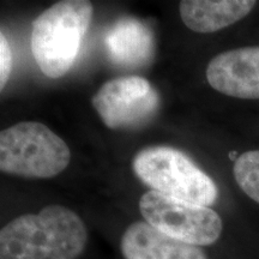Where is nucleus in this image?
<instances>
[{
    "label": "nucleus",
    "instance_id": "nucleus-1",
    "mask_svg": "<svg viewBox=\"0 0 259 259\" xmlns=\"http://www.w3.org/2000/svg\"><path fill=\"white\" fill-rule=\"evenodd\" d=\"M87 241L88 231L76 212L63 205H48L3 227L0 259H77Z\"/></svg>",
    "mask_w": 259,
    "mask_h": 259
},
{
    "label": "nucleus",
    "instance_id": "nucleus-2",
    "mask_svg": "<svg viewBox=\"0 0 259 259\" xmlns=\"http://www.w3.org/2000/svg\"><path fill=\"white\" fill-rule=\"evenodd\" d=\"M93 11L92 3L66 0L52 5L35 19L31 51L45 76L59 78L73 66Z\"/></svg>",
    "mask_w": 259,
    "mask_h": 259
},
{
    "label": "nucleus",
    "instance_id": "nucleus-3",
    "mask_svg": "<svg viewBox=\"0 0 259 259\" xmlns=\"http://www.w3.org/2000/svg\"><path fill=\"white\" fill-rule=\"evenodd\" d=\"M64 139L37 121H22L0 132V169L12 176L47 179L69 166Z\"/></svg>",
    "mask_w": 259,
    "mask_h": 259
},
{
    "label": "nucleus",
    "instance_id": "nucleus-4",
    "mask_svg": "<svg viewBox=\"0 0 259 259\" xmlns=\"http://www.w3.org/2000/svg\"><path fill=\"white\" fill-rule=\"evenodd\" d=\"M132 167L145 185L166 196L202 206L218 199L213 180L178 149L145 148L136 155Z\"/></svg>",
    "mask_w": 259,
    "mask_h": 259
},
{
    "label": "nucleus",
    "instance_id": "nucleus-5",
    "mask_svg": "<svg viewBox=\"0 0 259 259\" xmlns=\"http://www.w3.org/2000/svg\"><path fill=\"white\" fill-rule=\"evenodd\" d=\"M145 222L164 234L194 246L211 245L219 240L223 223L218 212L174 197L148 191L139 199Z\"/></svg>",
    "mask_w": 259,
    "mask_h": 259
},
{
    "label": "nucleus",
    "instance_id": "nucleus-6",
    "mask_svg": "<svg viewBox=\"0 0 259 259\" xmlns=\"http://www.w3.org/2000/svg\"><path fill=\"white\" fill-rule=\"evenodd\" d=\"M92 103L107 127L135 128L156 115L160 95L143 77L125 76L103 84Z\"/></svg>",
    "mask_w": 259,
    "mask_h": 259
},
{
    "label": "nucleus",
    "instance_id": "nucleus-7",
    "mask_svg": "<svg viewBox=\"0 0 259 259\" xmlns=\"http://www.w3.org/2000/svg\"><path fill=\"white\" fill-rule=\"evenodd\" d=\"M206 79L223 95L259 100V46L220 53L209 63Z\"/></svg>",
    "mask_w": 259,
    "mask_h": 259
},
{
    "label": "nucleus",
    "instance_id": "nucleus-8",
    "mask_svg": "<svg viewBox=\"0 0 259 259\" xmlns=\"http://www.w3.org/2000/svg\"><path fill=\"white\" fill-rule=\"evenodd\" d=\"M120 248L125 259H208L198 246L177 240L147 222L130 225Z\"/></svg>",
    "mask_w": 259,
    "mask_h": 259
},
{
    "label": "nucleus",
    "instance_id": "nucleus-9",
    "mask_svg": "<svg viewBox=\"0 0 259 259\" xmlns=\"http://www.w3.org/2000/svg\"><path fill=\"white\" fill-rule=\"evenodd\" d=\"M105 44L109 59L122 67H139L154 56L155 40L150 27L135 17H121L107 32Z\"/></svg>",
    "mask_w": 259,
    "mask_h": 259
},
{
    "label": "nucleus",
    "instance_id": "nucleus-10",
    "mask_svg": "<svg viewBox=\"0 0 259 259\" xmlns=\"http://www.w3.org/2000/svg\"><path fill=\"white\" fill-rule=\"evenodd\" d=\"M254 6L253 0H184L179 11L187 28L210 34L245 18Z\"/></svg>",
    "mask_w": 259,
    "mask_h": 259
},
{
    "label": "nucleus",
    "instance_id": "nucleus-11",
    "mask_svg": "<svg viewBox=\"0 0 259 259\" xmlns=\"http://www.w3.org/2000/svg\"><path fill=\"white\" fill-rule=\"evenodd\" d=\"M233 171L240 189L259 204V150L246 151L238 156Z\"/></svg>",
    "mask_w": 259,
    "mask_h": 259
},
{
    "label": "nucleus",
    "instance_id": "nucleus-12",
    "mask_svg": "<svg viewBox=\"0 0 259 259\" xmlns=\"http://www.w3.org/2000/svg\"><path fill=\"white\" fill-rule=\"evenodd\" d=\"M12 70V52L5 35H0V89H4Z\"/></svg>",
    "mask_w": 259,
    "mask_h": 259
}]
</instances>
